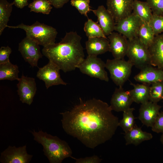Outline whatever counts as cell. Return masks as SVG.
I'll list each match as a JSON object with an SVG mask.
<instances>
[{
	"label": "cell",
	"instance_id": "1",
	"mask_svg": "<svg viewBox=\"0 0 163 163\" xmlns=\"http://www.w3.org/2000/svg\"><path fill=\"white\" fill-rule=\"evenodd\" d=\"M107 103L95 98L83 101L60 114L62 126L68 135L94 149L110 140L119 126L118 118Z\"/></svg>",
	"mask_w": 163,
	"mask_h": 163
},
{
	"label": "cell",
	"instance_id": "2",
	"mask_svg": "<svg viewBox=\"0 0 163 163\" xmlns=\"http://www.w3.org/2000/svg\"><path fill=\"white\" fill-rule=\"evenodd\" d=\"M81 37L75 31L66 33L58 43L43 47V54L64 72L75 70L85 59Z\"/></svg>",
	"mask_w": 163,
	"mask_h": 163
},
{
	"label": "cell",
	"instance_id": "3",
	"mask_svg": "<svg viewBox=\"0 0 163 163\" xmlns=\"http://www.w3.org/2000/svg\"><path fill=\"white\" fill-rule=\"evenodd\" d=\"M31 133L34 140L43 146L44 155L50 163H61L66 158H73L72 150L65 141L42 130Z\"/></svg>",
	"mask_w": 163,
	"mask_h": 163
},
{
	"label": "cell",
	"instance_id": "4",
	"mask_svg": "<svg viewBox=\"0 0 163 163\" xmlns=\"http://www.w3.org/2000/svg\"><path fill=\"white\" fill-rule=\"evenodd\" d=\"M7 27L24 30L26 36L35 41L43 47L55 43L57 34L56 29L53 27L41 23L37 21L33 24L29 25L21 23L16 26L8 25Z\"/></svg>",
	"mask_w": 163,
	"mask_h": 163
},
{
	"label": "cell",
	"instance_id": "5",
	"mask_svg": "<svg viewBox=\"0 0 163 163\" xmlns=\"http://www.w3.org/2000/svg\"><path fill=\"white\" fill-rule=\"evenodd\" d=\"M105 64L113 82L119 87H123L131 75L133 66L132 63L124 58H114L107 59Z\"/></svg>",
	"mask_w": 163,
	"mask_h": 163
},
{
	"label": "cell",
	"instance_id": "6",
	"mask_svg": "<svg viewBox=\"0 0 163 163\" xmlns=\"http://www.w3.org/2000/svg\"><path fill=\"white\" fill-rule=\"evenodd\" d=\"M128 42L126 56L128 58V60L133 66L141 69L148 65H151L148 48L141 41L138 37L128 40Z\"/></svg>",
	"mask_w": 163,
	"mask_h": 163
},
{
	"label": "cell",
	"instance_id": "7",
	"mask_svg": "<svg viewBox=\"0 0 163 163\" xmlns=\"http://www.w3.org/2000/svg\"><path fill=\"white\" fill-rule=\"evenodd\" d=\"M105 68V63L100 58L97 56L88 55L77 68L83 74L108 82L109 78Z\"/></svg>",
	"mask_w": 163,
	"mask_h": 163
},
{
	"label": "cell",
	"instance_id": "8",
	"mask_svg": "<svg viewBox=\"0 0 163 163\" xmlns=\"http://www.w3.org/2000/svg\"><path fill=\"white\" fill-rule=\"evenodd\" d=\"M39 45L35 41L27 36L19 43L18 50L24 60L32 67H38V60L43 56Z\"/></svg>",
	"mask_w": 163,
	"mask_h": 163
},
{
	"label": "cell",
	"instance_id": "9",
	"mask_svg": "<svg viewBox=\"0 0 163 163\" xmlns=\"http://www.w3.org/2000/svg\"><path fill=\"white\" fill-rule=\"evenodd\" d=\"M59 67L51 60L42 67L39 68L37 77L45 83L46 88L60 85H66L67 84L61 77Z\"/></svg>",
	"mask_w": 163,
	"mask_h": 163
},
{
	"label": "cell",
	"instance_id": "10",
	"mask_svg": "<svg viewBox=\"0 0 163 163\" xmlns=\"http://www.w3.org/2000/svg\"><path fill=\"white\" fill-rule=\"evenodd\" d=\"M143 22L132 12L129 15L116 23L114 30L128 40L131 39L138 37L139 28Z\"/></svg>",
	"mask_w": 163,
	"mask_h": 163
},
{
	"label": "cell",
	"instance_id": "11",
	"mask_svg": "<svg viewBox=\"0 0 163 163\" xmlns=\"http://www.w3.org/2000/svg\"><path fill=\"white\" fill-rule=\"evenodd\" d=\"M26 145L22 146H9L1 153L0 161L2 163H28L33 155L28 154Z\"/></svg>",
	"mask_w": 163,
	"mask_h": 163
},
{
	"label": "cell",
	"instance_id": "12",
	"mask_svg": "<svg viewBox=\"0 0 163 163\" xmlns=\"http://www.w3.org/2000/svg\"><path fill=\"white\" fill-rule=\"evenodd\" d=\"M18 81L17 92L20 100L23 103L30 105L37 91L35 79L25 76L23 74Z\"/></svg>",
	"mask_w": 163,
	"mask_h": 163
},
{
	"label": "cell",
	"instance_id": "13",
	"mask_svg": "<svg viewBox=\"0 0 163 163\" xmlns=\"http://www.w3.org/2000/svg\"><path fill=\"white\" fill-rule=\"evenodd\" d=\"M134 0H107V9L116 23L127 17L133 12Z\"/></svg>",
	"mask_w": 163,
	"mask_h": 163
},
{
	"label": "cell",
	"instance_id": "14",
	"mask_svg": "<svg viewBox=\"0 0 163 163\" xmlns=\"http://www.w3.org/2000/svg\"><path fill=\"white\" fill-rule=\"evenodd\" d=\"M109 40V51L114 59H124L126 56L128 47V40L117 32H112L108 36Z\"/></svg>",
	"mask_w": 163,
	"mask_h": 163
},
{
	"label": "cell",
	"instance_id": "15",
	"mask_svg": "<svg viewBox=\"0 0 163 163\" xmlns=\"http://www.w3.org/2000/svg\"><path fill=\"white\" fill-rule=\"evenodd\" d=\"M133 102L129 91L119 87L115 89L112 96L110 106L112 110L123 112L130 108Z\"/></svg>",
	"mask_w": 163,
	"mask_h": 163
},
{
	"label": "cell",
	"instance_id": "16",
	"mask_svg": "<svg viewBox=\"0 0 163 163\" xmlns=\"http://www.w3.org/2000/svg\"><path fill=\"white\" fill-rule=\"evenodd\" d=\"M161 107L157 103L150 101L142 103L139 109L138 118L143 124L152 127Z\"/></svg>",
	"mask_w": 163,
	"mask_h": 163
},
{
	"label": "cell",
	"instance_id": "17",
	"mask_svg": "<svg viewBox=\"0 0 163 163\" xmlns=\"http://www.w3.org/2000/svg\"><path fill=\"white\" fill-rule=\"evenodd\" d=\"M97 17V22L106 36L109 35L115 30L116 23L113 17L104 6H99L95 10L91 9Z\"/></svg>",
	"mask_w": 163,
	"mask_h": 163
},
{
	"label": "cell",
	"instance_id": "18",
	"mask_svg": "<svg viewBox=\"0 0 163 163\" xmlns=\"http://www.w3.org/2000/svg\"><path fill=\"white\" fill-rule=\"evenodd\" d=\"M148 65L141 69L140 72L134 77L136 82L151 84L163 81V70Z\"/></svg>",
	"mask_w": 163,
	"mask_h": 163
},
{
	"label": "cell",
	"instance_id": "19",
	"mask_svg": "<svg viewBox=\"0 0 163 163\" xmlns=\"http://www.w3.org/2000/svg\"><path fill=\"white\" fill-rule=\"evenodd\" d=\"M148 50L151 65L163 70V34L155 36Z\"/></svg>",
	"mask_w": 163,
	"mask_h": 163
},
{
	"label": "cell",
	"instance_id": "20",
	"mask_svg": "<svg viewBox=\"0 0 163 163\" xmlns=\"http://www.w3.org/2000/svg\"><path fill=\"white\" fill-rule=\"evenodd\" d=\"M109 41L107 38H88L85 42V49L88 55L97 56L109 51Z\"/></svg>",
	"mask_w": 163,
	"mask_h": 163
},
{
	"label": "cell",
	"instance_id": "21",
	"mask_svg": "<svg viewBox=\"0 0 163 163\" xmlns=\"http://www.w3.org/2000/svg\"><path fill=\"white\" fill-rule=\"evenodd\" d=\"M124 138L126 145L133 144L136 146L144 141L152 139L153 136L151 133L143 131L135 124L131 130L125 133Z\"/></svg>",
	"mask_w": 163,
	"mask_h": 163
},
{
	"label": "cell",
	"instance_id": "22",
	"mask_svg": "<svg viewBox=\"0 0 163 163\" xmlns=\"http://www.w3.org/2000/svg\"><path fill=\"white\" fill-rule=\"evenodd\" d=\"M133 88L129 92L133 102L142 104L149 101L150 85L147 83L135 84L130 82Z\"/></svg>",
	"mask_w": 163,
	"mask_h": 163
},
{
	"label": "cell",
	"instance_id": "23",
	"mask_svg": "<svg viewBox=\"0 0 163 163\" xmlns=\"http://www.w3.org/2000/svg\"><path fill=\"white\" fill-rule=\"evenodd\" d=\"M133 12L142 21L148 23L153 15L152 10L148 3L139 0H134Z\"/></svg>",
	"mask_w": 163,
	"mask_h": 163
},
{
	"label": "cell",
	"instance_id": "24",
	"mask_svg": "<svg viewBox=\"0 0 163 163\" xmlns=\"http://www.w3.org/2000/svg\"><path fill=\"white\" fill-rule=\"evenodd\" d=\"M19 71L18 67L10 61L0 64V80H18Z\"/></svg>",
	"mask_w": 163,
	"mask_h": 163
},
{
	"label": "cell",
	"instance_id": "25",
	"mask_svg": "<svg viewBox=\"0 0 163 163\" xmlns=\"http://www.w3.org/2000/svg\"><path fill=\"white\" fill-rule=\"evenodd\" d=\"M155 36L153 30L149 23L143 21L138 35L141 41L148 48L153 41Z\"/></svg>",
	"mask_w": 163,
	"mask_h": 163
},
{
	"label": "cell",
	"instance_id": "26",
	"mask_svg": "<svg viewBox=\"0 0 163 163\" xmlns=\"http://www.w3.org/2000/svg\"><path fill=\"white\" fill-rule=\"evenodd\" d=\"M13 2L10 3L6 0H0V35L7 27L9 18L12 10Z\"/></svg>",
	"mask_w": 163,
	"mask_h": 163
},
{
	"label": "cell",
	"instance_id": "27",
	"mask_svg": "<svg viewBox=\"0 0 163 163\" xmlns=\"http://www.w3.org/2000/svg\"><path fill=\"white\" fill-rule=\"evenodd\" d=\"M84 30L88 38L96 37L107 38L97 22L88 19L84 24Z\"/></svg>",
	"mask_w": 163,
	"mask_h": 163
},
{
	"label": "cell",
	"instance_id": "28",
	"mask_svg": "<svg viewBox=\"0 0 163 163\" xmlns=\"http://www.w3.org/2000/svg\"><path fill=\"white\" fill-rule=\"evenodd\" d=\"M134 108H130L123 112L122 119L119 121V126L125 132L131 130L135 125V118L133 114Z\"/></svg>",
	"mask_w": 163,
	"mask_h": 163
},
{
	"label": "cell",
	"instance_id": "29",
	"mask_svg": "<svg viewBox=\"0 0 163 163\" xmlns=\"http://www.w3.org/2000/svg\"><path fill=\"white\" fill-rule=\"evenodd\" d=\"M52 5L49 0H34L29 4L28 7L30 12L48 14L52 8Z\"/></svg>",
	"mask_w": 163,
	"mask_h": 163
},
{
	"label": "cell",
	"instance_id": "30",
	"mask_svg": "<svg viewBox=\"0 0 163 163\" xmlns=\"http://www.w3.org/2000/svg\"><path fill=\"white\" fill-rule=\"evenodd\" d=\"M151 84L149 88V101L157 103L163 100V81Z\"/></svg>",
	"mask_w": 163,
	"mask_h": 163
},
{
	"label": "cell",
	"instance_id": "31",
	"mask_svg": "<svg viewBox=\"0 0 163 163\" xmlns=\"http://www.w3.org/2000/svg\"><path fill=\"white\" fill-rule=\"evenodd\" d=\"M149 24L152 28L155 36L163 32V16L153 14Z\"/></svg>",
	"mask_w": 163,
	"mask_h": 163
},
{
	"label": "cell",
	"instance_id": "32",
	"mask_svg": "<svg viewBox=\"0 0 163 163\" xmlns=\"http://www.w3.org/2000/svg\"><path fill=\"white\" fill-rule=\"evenodd\" d=\"M90 0H71V5L75 7L82 15L88 17L87 13L91 11Z\"/></svg>",
	"mask_w": 163,
	"mask_h": 163
},
{
	"label": "cell",
	"instance_id": "33",
	"mask_svg": "<svg viewBox=\"0 0 163 163\" xmlns=\"http://www.w3.org/2000/svg\"><path fill=\"white\" fill-rule=\"evenodd\" d=\"M153 14L163 16V0H146Z\"/></svg>",
	"mask_w": 163,
	"mask_h": 163
},
{
	"label": "cell",
	"instance_id": "34",
	"mask_svg": "<svg viewBox=\"0 0 163 163\" xmlns=\"http://www.w3.org/2000/svg\"><path fill=\"white\" fill-rule=\"evenodd\" d=\"M151 127L152 131L156 133L163 132V111L159 112Z\"/></svg>",
	"mask_w": 163,
	"mask_h": 163
},
{
	"label": "cell",
	"instance_id": "35",
	"mask_svg": "<svg viewBox=\"0 0 163 163\" xmlns=\"http://www.w3.org/2000/svg\"><path fill=\"white\" fill-rule=\"evenodd\" d=\"M11 49L8 46H2L0 49V64L9 61V57L11 52Z\"/></svg>",
	"mask_w": 163,
	"mask_h": 163
},
{
	"label": "cell",
	"instance_id": "36",
	"mask_svg": "<svg viewBox=\"0 0 163 163\" xmlns=\"http://www.w3.org/2000/svg\"><path fill=\"white\" fill-rule=\"evenodd\" d=\"M72 158L75 159V163H99L102 160V159L96 155L84 158H77L73 157Z\"/></svg>",
	"mask_w": 163,
	"mask_h": 163
},
{
	"label": "cell",
	"instance_id": "37",
	"mask_svg": "<svg viewBox=\"0 0 163 163\" xmlns=\"http://www.w3.org/2000/svg\"><path fill=\"white\" fill-rule=\"evenodd\" d=\"M51 4L56 8H60L67 3L69 0H49Z\"/></svg>",
	"mask_w": 163,
	"mask_h": 163
},
{
	"label": "cell",
	"instance_id": "38",
	"mask_svg": "<svg viewBox=\"0 0 163 163\" xmlns=\"http://www.w3.org/2000/svg\"><path fill=\"white\" fill-rule=\"evenodd\" d=\"M12 2L15 6L21 9L29 5L28 0H14Z\"/></svg>",
	"mask_w": 163,
	"mask_h": 163
},
{
	"label": "cell",
	"instance_id": "39",
	"mask_svg": "<svg viewBox=\"0 0 163 163\" xmlns=\"http://www.w3.org/2000/svg\"><path fill=\"white\" fill-rule=\"evenodd\" d=\"M162 133L161 138H160V141L161 143L163 145V132Z\"/></svg>",
	"mask_w": 163,
	"mask_h": 163
}]
</instances>
